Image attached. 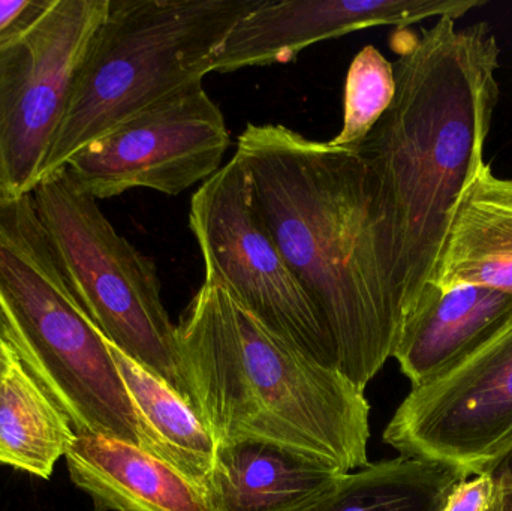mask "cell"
Wrapping results in <instances>:
<instances>
[{
  "label": "cell",
  "mask_w": 512,
  "mask_h": 511,
  "mask_svg": "<svg viewBox=\"0 0 512 511\" xmlns=\"http://www.w3.org/2000/svg\"><path fill=\"white\" fill-rule=\"evenodd\" d=\"M110 351L140 414L153 455L204 492L215 465V438L182 396L111 344Z\"/></svg>",
  "instance_id": "2e32d148"
},
{
  "label": "cell",
  "mask_w": 512,
  "mask_h": 511,
  "mask_svg": "<svg viewBox=\"0 0 512 511\" xmlns=\"http://www.w3.org/2000/svg\"><path fill=\"white\" fill-rule=\"evenodd\" d=\"M110 0H51L0 47V198L32 194Z\"/></svg>",
  "instance_id": "ba28073f"
},
{
  "label": "cell",
  "mask_w": 512,
  "mask_h": 511,
  "mask_svg": "<svg viewBox=\"0 0 512 511\" xmlns=\"http://www.w3.org/2000/svg\"><path fill=\"white\" fill-rule=\"evenodd\" d=\"M396 95L393 63L366 45L349 65L343 101V126L334 146L355 149L387 111Z\"/></svg>",
  "instance_id": "d6986e66"
},
{
  "label": "cell",
  "mask_w": 512,
  "mask_h": 511,
  "mask_svg": "<svg viewBox=\"0 0 512 511\" xmlns=\"http://www.w3.org/2000/svg\"><path fill=\"white\" fill-rule=\"evenodd\" d=\"M32 197L75 297L99 333L194 407L155 263L117 233L98 200L63 168L41 180Z\"/></svg>",
  "instance_id": "8992f818"
},
{
  "label": "cell",
  "mask_w": 512,
  "mask_h": 511,
  "mask_svg": "<svg viewBox=\"0 0 512 511\" xmlns=\"http://www.w3.org/2000/svg\"><path fill=\"white\" fill-rule=\"evenodd\" d=\"M489 511H512V483H496L495 500Z\"/></svg>",
  "instance_id": "cb8c5ba5"
},
{
  "label": "cell",
  "mask_w": 512,
  "mask_h": 511,
  "mask_svg": "<svg viewBox=\"0 0 512 511\" xmlns=\"http://www.w3.org/2000/svg\"><path fill=\"white\" fill-rule=\"evenodd\" d=\"M0 303L26 351V368L75 432L153 455L110 344L78 303L32 194L0 198Z\"/></svg>",
  "instance_id": "277c9868"
},
{
  "label": "cell",
  "mask_w": 512,
  "mask_h": 511,
  "mask_svg": "<svg viewBox=\"0 0 512 511\" xmlns=\"http://www.w3.org/2000/svg\"><path fill=\"white\" fill-rule=\"evenodd\" d=\"M230 144L224 113L197 81L87 144L62 168L95 200L135 188L174 197L218 173Z\"/></svg>",
  "instance_id": "9c48e42d"
},
{
  "label": "cell",
  "mask_w": 512,
  "mask_h": 511,
  "mask_svg": "<svg viewBox=\"0 0 512 511\" xmlns=\"http://www.w3.org/2000/svg\"><path fill=\"white\" fill-rule=\"evenodd\" d=\"M512 437V317L477 351L412 387L384 431L406 458L483 473Z\"/></svg>",
  "instance_id": "30bf717a"
},
{
  "label": "cell",
  "mask_w": 512,
  "mask_h": 511,
  "mask_svg": "<svg viewBox=\"0 0 512 511\" xmlns=\"http://www.w3.org/2000/svg\"><path fill=\"white\" fill-rule=\"evenodd\" d=\"M17 359H20L18 354L15 353L12 348H9L8 345L0 342V383L5 380L6 374H8L9 369H11L12 363Z\"/></svg>",
  "instance_id": "d4e9b609"
},
{
  "label": "cell",
  "mask_w": 512,
  "mask_h": 511,
  "mask_svg": "<svg viewBox=\"0 0 512 511\" xmlns=\"http://www.w3.org/2000/svg\"><path fill=\"white\" fill-rule=\"evenodd\" d=\"M259 0H110L72 84L42 179L171 93L203 81Z\"/></svg>",
  "instance_id": "5b68a950"
},
{
  "label": "cell",
  "mask_w": 512,
  "mask_h": 511,
  "mask_svg": "<svg viewBox=\"0 0 512 511\" xmlns=\"http://www.w3.org/2000/svg\"><path fill=\"white\" fill-rule=\"evenodd\" d=\"M189 227L206 272L280 338L337 369L330 336L268 230L251 173L237 153L192 195Z\"/></svg>",
  "instance_id": "52a82bcc"
},
{
  "label": "cell",
  "mask_w": 512,
  "mask_h": 511,
  "mask_svg": "<svg viewBox=\"0 0 512 511\" xmlns=\"http://www.w3.org/2000/svg\"><path fill=\"white\" fill-rule=\"evenodd\" d=\"M483 473H489L496 483H512V437Z\"/></svg>",
  "instance_id": "7402d4cb"
},
{
  "label": "cell",
  "mask_w": 512,
  "mask_h": 511,
  "mask_svg": "<svg viewBox=\"0 0 512 511\" xmlns=\"http://www.w3.org/2000/svg\"><path fill=\"white\" fill-rule=\"evenodd\" d=\"M192 404L216 444L256 438L367 467L370 405L342 372L268 329L224 282H204L176 324Z\"/></svg>",
  "instance_id": "3957f363"
},
{
  "label": "cell",
  "mask_w": 512,
  "mask_h": 511,
  "mask_svg": "<svg viewBox=\"0 0 512 511\" xmlns=\"http://www.w3.org/2000/svg\"><path fill=\"white\" fill-rule=\"evenodd\" d=\"M256 203L330 336L337 369L364 392L403 326L376 245L357 153L282 125L249 123L237 140Z\"/></svg>",
  "instance_id": "7a4b0ae2"
},
{
  "label": "cell",
  "mask_w": 512,
  "mask_h": 511,
  "mask_svg": "<svg viewBox=\"0 0 512 511\" xmlns=\"http://www.w3.org/2000/svg\"><path fill=\"white\" fill-rule=\"evenodd\" d=\"M50 3L51 0H0V47L35 23Z\"/></svg>",
  "instance_id": "44dd1931"
},
{
  "label": "cell",
  "mask_w": 512,
  "mask_h": 511,
  "mask_svg": "<svg viewBox=\"0 0 512 511\" xmlns=\"http://www.w3.org/2000/svg\"><path fill=\"white\" fill-rule=\"evenodd\" d=\"M430 285L512 294V179L496 176L487 162L457 201Z\"/></svg>",
  "instance_id": "9a60e30c"
},
{
  "label": "cell",
  "mask_w": 512,
  "mask_h": 511,
  "mask_svg": "<svg viewBox=\"0 0 512 511\" xmlns=\"http://www.w3.org/2000/svg\"><path fill=\"white\" fill-rule=\"evenodd\" d=\"M69 476L96 511H212L206 494L152 453L93 432H75Z\"/></svg>",
  "instance_id": "5bb4252c"
},
{
  "label": "cell",
  "mask_w": 512,
  "mask_h": 511,
  "mask_svg": "<svg viewBox=\"0 0 512 511\" xmlns=\"http://www.w3.org/2000/svg\"><path fill=\"white\" fill-rule=\"evenodd\" d=\"M438 18L394 32L396 95L355 147L366 170L376 245L403 321L432 284L460 195L484 162L501 87L487 23Z\"/></svg>",
  "instance_id": "6da1fadb"
},
{
  "label": "cell",
  "mask_w": 512,
  "mask_h": 511,
  "mask_svg": "<svg viewBox=\"0 0 512 511\" xmlns=\"http://www.w3.org/2000/svg\"><path fill=\"white\" fill-rule=\"evenodd\" d=\"M469 476L454 465L399 456L343 474L288 511H441L450 489Z\"/></svg>",
  "instance_id": "e0dca14e"
},
{
  "label": "cell",
  "mask_w": 512,
  "mask_h": 511,
  "mask_svg": "<svg viewBox=\"0 0 512 511\" xmlns=\"http://www.w3.org/2000/svg\"><path fill=\"white\" fill-rule=\"evenodd\" d=\"M495 494V479L489 473L475 474L450 489L441 511H489Z\"/></svg>",
  "instance_id": "ffe728a7"
},
{
  "label": "cell",
  "mask_w": 512,
  "mask_h": 511,
  "mask_svg": "<svg viewBox=\"0 0 512 511\" xmlns=\"http://www.w3.org/2000/svg\"><path fill=\"white\" fill-rule=\"evenodd\" d=\"M75 431L20 359L0 383V464L50 479Z\"/></svg>",
  "instance_id": "ac0fdd59"
},
{
  "label": "cell",
  "mask_w": 512,
  "mask_h": 511,
  "mask_svg": "<svg viewBox=\"0 0 512 511\" xmlns=\"http://www.w3.org/2000/svg\"><path fill=\"white\" fill-rule=\"evenodd\" d=\"M346 474L310 453L256 438L224 441L204 494L212 511H288Z\"/></svg>",
  "instance_id": "4fadbf2b"
},
{
  "label": "cell",
  "mask_w": 512,
  "mask_h": 511,
  "mask_svg": "<svg viewBox=\"0 0 512 511\" xmlns=\"http://www.w3.org/2000/svg\"><path fill=\"white\" fill-rule=\"evenodd\" d=\"M486 0H259L225 36L212 72L288 63L316 42L367 27L411 24L433 17L459 20Z\"/></svg>",
  "instance_id": "8fae6325"
},
{
  "label": "cell",
  "mask_w": 512,
  "mask_h": 511,
  "mask_svg": "<svg viewBox=\"0 0 512 511\" xmlns=\"http://www.w3.org/2000/svg\"><path fill=\"white\" fill-rule=\"evenodd\" d=\"M512 317V294L427 285L403 323L393 357L412 387L445 374L486 344Z\"/></svg>",
  "instance_id": "7c38bea8"
},
{
  "label": "cell",
  "mask_w": 512,
  "mask_h": 511,
  "mask_svg": "<svg viewBox=\"0 0 512 511\" xmlns=\"http://www.w3.org/2000/svg\"><path fill=\"white\" fill-rule=\"evenodd\" d=\"M0 342L8 345L9 348L15 351L20 357L21 362L26 366V351H24L23 344L18 339L17 332L12 327L11 321H9L8 315H6L5 309H3L2 303H0Z\"/></svg>",
  "instance_id": "603a6c76"
}]
</instances>
